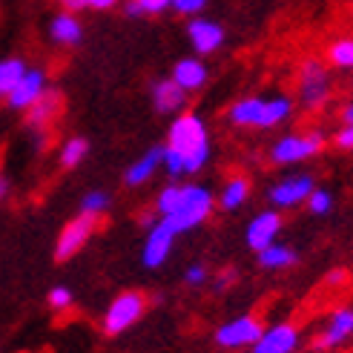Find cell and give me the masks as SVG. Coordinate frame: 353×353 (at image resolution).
<instances>
[{"label":"cell","instance_id":"obj_1","mask_svg":"<svg viewBox=\"0 0 353 353\" xmlns=\"http://www.w3.org/2000/svg\"><path fill=\"white\" fill-rule=\"evenodd\" d=\"M164 147V164L170 181H181L187 175L201 172L210 158H213V138L210 127L199 112H181L170 121L167 130V144Z\"/></svg>","mask_w":353,"mask_h":353},{"label":"cell","instance_id":"obj_2","mask_svg":"<svg viewBox=\"0 0 353 353\" xmlns=\"http://www.w3.org/2000/svg\"><path fill=\"white\" fill-rule=\"evenodd\" d=\"M216 210L213 190L199 184V181H170L161 192L155 196V219L167 221L175 233H192L201 224L210 221Z\"/></svg>","mask_w":353,"mask_h":353},{"label":"cell","instance_id":"obj_3","mask_svg":"<svg viewBox=\"0 0 353 353\" xmlns=\"http://www.w3.org/2000/svg\"><path fill=\"white\" fill-rule=\"evenodd\" d=\"M296 112V101L285 92L276 95H244L227 107V123L236 130H276Z\"/></svg>","mask_w":353,"mask_h":353},{"label":"cell","instance_id":"obj_4","mask_svg":"<svg viewBox=\"0 0 353 353\" xmlns=\"http://www.w3.org/2000/svg\"><path fill=\"white\" fill-rule=\"evenodd\" d=\"M333 98V75L322 58H305L296 69V101L305 112H322Z\"/></svg>","mask_w":353,"mask_h":353},{"label":"cell","instance_id":"obj_5","mask_svg":"<svg viewBox=\"0 0 353 353\" xmlns=\"http://www.w3.org/2000/svg\"><path fill=\"white\" fill-rule=\"evenodd\" d=\"M327 144V135L322 130H302V132H285L281 138H276L268 158L273 167H293V164H305L313 161Z\"/></svg>","mask_w":353,"mask_h":353},{"label":"cell","instance_id":"obj_6","mask_svg":"<svg viewBox=\"0 0 353 353\" xmlns=\"http://www.w3.org/2000/svg\"><path fill=\"white\" fill-rule=\"evenodd\" d=\"M147 307H150V302L141 290L118 293L107 305V310H103V319H101L103 333H107V336H121V333H127L130 327H135L141 319H144Z\"/></svg>","mask_w":353,"mask_h":353},{"label":"cell","instance_id":"obj_7","mask_svg":"<svg viewBox=\"0 0 353 353\" xmlns=\"http://www.w3.org/2000/svg\"><path fill=\"white\" fill-rule=\"evenodd\" d=\"M261 319L253 313H239L233 319H227L216 327L213 333V342L221 347V350H250L256 345V339L261 336Z\"/></svg>","mask_w":353,"mask_h":353},{"label":"cell","instance_id":"obj_8","mask_svg":"<svg viewBox=\"0 0 353 353\" xmlns=\"http://www.w3.org/2000/svg\"><path fill=\"white\" fill-rule=\"evenodd\" d=\"M316 187V179L310 172H293V175H281L279 181H273L268 187V204L279 213H285V210H296L302 207L310 196V190Z\"/></svg>","mask_w":353,"mask_h":353},{"label":"cell","instance_id":"obj_9","mask_svg":"<svg viewBox=\"0 0 353 353\" xmlns=\"http://www.w3.org/2000/svg\"><path fill=\"white\" fill-rule=\"evenodd\" d=\"M175 239L179 233L161 219H150L147 221V236H144V244H141V264L147 270H158L164 268L167 259L172 256L175 250Z\"/></svg>","mask_w":353,"mask_h":353},{"label":"cell","instance_id":"obj_10","mask_svg":"<svg viewBox=\"0 0 353 353\" xmlns=\"http://www.w3.org/2000/svg\"><path fill=\"white\" fill-rule=\"evenodd\" d=\"M98 230V219L92 216H75V219H69L63 227H61V233L55 239V259L58 261H66V259H75L86 244H90V239L95 236Z\"/></svg>","mask_w":353,"mask_h":353},{"label":"cell","instance_id":"obj_11","mask_svg":"<svg viewBox=\"0 0 353 353\" xmlns=\"http://www.w3.org/2000/svg\"><path fill=\"white\" fill-rule=\"evenodd\" d=\"M350 339H353V307L345 305V307L330 310L325 327L316 333V339H313V350L316 353H333V350L345 347Z\"/></svg>","mask_w":353,"mask_h":353},{"label":"cell","instance_id":"obj_12","mask_svg":"<svg viewBox=\"0 0 353 353\" xmlns=\"http://www.w3.org/2000/svg\"><path fill=\"white\" fill-rule=\"evenodd\" d=\"M299 347H302V327L296 322L281 319L273 325H264L250 353H299Z\"/></svg>","mask_w":353,"mask_h":353},{"label":"cell","instance_id":"obj_13","mask_svg":"<svg viewBox=\"0 0 353 353\" xmlns=\"http://www.w3.org/2000/svg\"><path fill=\"white\" fill-rule=\"evenodd\" d=\"M281 230H285V216H281L279 210H273V207H264V210H259L250 221H247V227H244V244L250 247L253 253H259L268 244L279 241Z\"/></svg>","mask_w":353,"mask_h":353},{"label":"cell","instance_id":"obj_14","mask_svg":"<svg viewBox=\"0 0 353 353\" xmlns=\"http://www.w3.org/2000/svg\"><path fill=\"white\" fill-rule=\"evenodd\" d=\"M187 41L192 46V52H196V58H210L213 52H219L227 41V32L219 21H213V17H192V21L187 23Z\"/></svg>","mask_w":353,"mask_h":353},{"label":"cell","instance_id":"obj_15","mask_svg":"<svg viewBox=\"0 0 353 353\" xmlns=\"http://www.w3.org/2000/svg\"><path fill=\"white\" fill-rule=\"evenodd\" d=\"M49 90V75H46V69L41 66H29L26 69V75L17 81V86L9 92L6 103L14 110V112H26L34 101H38L43 92Z\"/></svg>","mask_w":353,"mask_h":353},{"label":"cell","instance_id":"obj_16","mask_svg":"<svg viewBox=\"0 0 353 353\" xmlns=\"http://www.w3.org/2000/svg\"><path fill=\"white\" fill-rule=\"evenodd\" d=\"M172 83L184 90L187 95H196L201 92L204 86L210 83V66L204 63V58H196V55H187L181 61L172 63V72H170Z\"/></svg>","mask_w":353,"mask_h":353},{"label":"cell","instance_id":"obj_17","mask_svg":"<svg viewBox=\"0 0 353 353\" xmlns=\"http://www.w3.org/2000/svg\"><path fill=\"white\" fill-rule=\"evenodd\" d=\"M61 112H63V95L55 90V86H49V90L26 110V127H29V132H46L52 123L58 121Z\"/></svg>","mask_w":353,"mask_h":353},{"label":"cell","instance_id":"obj_18","mask_svg":"<svg viewBox=\"0 0 353 353\" xmlns=\"http://www.w3.org/2000/svg\"><path fill=\"white\" fill-rule=\"evenodd\" d=\"M49 41L61 46V49H72L83 41V21L75 12H55L49 17V26H46Z\"/></svg>","mask_w":353,"mask_h":353},{"label":"cell","instance_id":"obj_19","mask_svg":"<svg viewBox=\"0 0 353 353\" xmlns=\"http://www.w3.org/2000/svg\"><path fill=\"white\" fill-rule=\"evenodd\" d=\"M187 98L190 95L184 90H179L170 75L150 83V101H152V107H155L158 115H172V118L181 115L184 107H187Z\"/></svg>","mask_w":353,"mask_h":353},{"label":"cell","instance_id":"obj_20","mask_svg":"<svg viewBox=\"0 0 353 353\" xmlns=\"http://www.w3.org/2000/svg\"><path fill=\"white\" fill-rule=\"evenodd\" d=\"M161 164H164V147L155 144V147L141 152L135 161L123 170V184H127V187H144V184H150L155 175L161 172Z\"/></svg>","mask_w":353,"mask_h":353},{"label":"cell","instance_id":"obj_21","mask_svg":"<svg viewBox=\"0 0 353 353\" xmlns=\"http://www.w3.org/2000/svg\"><path fill=\"white\" fill-rule=\"evenodd\" d=\"M250 192H253L250 179L241 172H233L230 179H224L221 190L216 192V207H221L224 213H236V210H241L247 201H250Z\"/></svg>","mask_w":353,"mask_h":353},{"label":"cell","instance_id":"obj_22","mask_svg":"<svg viewBox=\"0 0 353 353\" xmlns=\"http://www.w3.org/2000/svg\"><path fill=\"white\" fill-rule=\"evenodd\" d=\"M256 261H259L261 270L281 273V270H290L299 264V250L290 244H285V241H273V244L264 247V250L256 253Z\"/></svg>","mask_w":353,"mask_h":353},{"label":"cell","instance_id":"obj_23","mask_svg":"<svg viewBox=\"0 0 353 353\" xmlns=\"http://www.w3.org/2000/svg\"><path fill=\"white\" fill-rule=\"evenodd\" d=\"M325 58H327V66L339 69V72H353V34L330 41L325 49Z\"/></svg>","mask_w":353,"mask_h":353},{"label":"cell","instance_id":"obj_24","mask_svg":"<svg viewBox=\"0 0 353 353\" xmlns=\"http://www.w3.org/2000/svg\"><path fill=\"white\" fill-rule=\"evenodd\" d=\"M86 155H90V141H86L83 135H72V138H66L61 150H58V164L63 170H75L86 161Z\"/></svg>","mask_w":353,"mask_h":353},{"label":"cell","instance_id":"obj_25","mask_svg":"<svg viewBox=\"0 0 353 353\" xmlns=\"http://www.w3.org/2000/svg\"><path fill=\"white\" fill-rule=\"evenodd\" d=\"M26 61L17 58V55H9V58H0V98H9V92L17 86V81H21L26 75Z\"/></svg>","mask_w":353,"mask_h":353},{"label":"cell","instance_id":"obj_26","mask_svg":"<svg viewBox=\"0 0 353 353\" xmlns=\"http://www.w3.org/2000/svg\"><path fill=\"white\" fill-rule=\"evenodd\" d=\"M305 207H307V213H310V216H316V219L330 216V213H333V207H336V199H333V190L316 184V187L310 190V196H307Z\"/></svg>","mask_w":353,"mask_h":353},{"label":"cell","instance_id":"obj_27","mask_svg":"<svg viewBox=\"0 0 353 353\" xmlns=\"http://www.w3.org/2000/svg\"><path fill=\"white\" fill-rule=\"evenodd\" d=\"M112 199H110V192L107 190H86L83 196H81V216H92V219H101L103 213L110 210Z\"/></svg>","mask_w":353,"mask_h":353},{"label":"cell","instance_id":"obj_28","mask_svg":"<svg viewBox=\"0 0 353 353\" xmlns=\"http://www.w3.org/2000/svg\"><path fill=\"white\" fill-rule=\"evenodd\" d=\"M121 3V0H58V6L63 12H83V9H92V12H110Z\"/></svg>","mask_w":353,"mask_h":353},{"label":"cell","instance_id":"obj_29","mask_svg":"<svg viewBox=\"0 0 353 353\" xmlns=\"http://www.w3.org/2000/svg\"><path fill=\"white\" fill-rule=\"evenodd\" d=\"M46 302H49V307L55 310V313H66L69 307L75 305V293L69 290L66 285H55V288L46 293Z\"/></svg>","mask_w":353,"mask_h":353},{"label":"cell","instance_id":"obj_30","mask_svg":"<svg viewBox=\"0 0 353 353\" xmlns=\"http://www.w3.org/2000/svg\"><path fill=\"white\" fill-rule=\"evenodd\" d=\"M207 3H210V0H172L170 9H172L175 14L187 17V21H192V17H201V14H204Z\"/></svg>","mask_w":353,"mask_h":353},{"label":"cell","instance_id":"obj_31","mask_svg":"<svg viewBox=\"0 0 353 353\" xmlns=\"http://www.w3.org/2000/svg\"><path fill=\"white\" fill-rule=\"evenodd\" d=\"M184 281H187L190 288H201V285H207V281H210V268H207L204 261H192L190 268L184 270Z\"/></svg>","mask_w":353,"mask_h":353},{"label":"cell","instance_id":"obj_32","mask_svg":"<svg viewBox=\"0 0 353 353\" xmlns=\"http://www.w3.org/2000/svg\"><path fill=\"white\" fill-rule=\"evenodd\" d=\"M333 147L342 152H353V127H339L333 132Z\"/></svg>","mask_w":353,"mask_h":353},{"label":"cell","instance_id":"obj_33","mask_svg":"<svg viewBox=\"0 0 353 353\" xmlns=\"http://www.w3.org/2000/svg\"><path fill=\"white\" fill-rule=\"evenodd\" d=\"M135 3L141 6L144 14H164L172 6V0H135Z\"/></svg>","mask_w":353,"mask_h":353},{"label":"cell","instance_id":"obj_34","mask_svg":"<svg viewBox=\"0 0 353 353\" xmlns=\"http://www.w3.org/2000/svg\"><path fill=\"white\" fill-rule=\"evenodd\" d=\"M347 281V270L345 268H333V270H327V276H325V285L327 288H342Z\"/></svg>","mask_w":353,"mask_h":353},{"label":"cell","instance_id":"obj_35","mask_svg":"<svg viewBox=\"0 0 353 353\" xmlns=\"http://www.w3.org/2000/svg\"><path fill=\"white\" fill-rule=\"evenodd\" d=\"M339 127H353V98L342 103V110H339Z\"/></svg>","mask_w":353,"mask_h":353},{"label":"cell","instance_id":"obj_36","mask_svg":"<svg viewBox=\"0 0 353 353\" xmlns=\"http://www.w3.org/2000/svg\"><path fill=\"white\" fill-rule=\"evenodd\" d=\"M233 279H236V270H224V273H221V276L216 279V285H213V288H216L219 293H224L227 288L233 285Z\"/></svg>","mask_w":353,"mask_h":353},{"label":"cell","instance_id":"obj_37","mask_svg":"<svg viewBox=\"0 0 353 353\" xmlns=\"http://www.w3.org/2000/svg\"><path fill=\"white\" fill-rule=\"evenodd\" d=\"M123 14L127 17H144V12H141V6L135 3V0H127V3H123Z\"/></svg>","mask_w":353,"mask_h":353},{"label":"cell","instance_id":"obj_38","mask_svg":"<svg viewBox=\"0 0 353 353\" xmlns=\"http://www.w3.org/2000/svg\"><path fill=\"white\" fill-rule=\"evenodd\" d=\"M9 196V179H6V172L0 170V201H3Z\"/></svg>","mask_w":353,"mask_h":353}]
</instances>
